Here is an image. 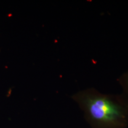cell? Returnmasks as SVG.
<instances>
[{
	"label": "cell",
	"instance_id": "cell-2",
	"mask_svg": "<svg viewBox=\"0 0 128 128\" xmlns=\"http://www.w3.org/2000/svg\"><path fill=\"white\" fill-rule=\"evenodd\" d=\"M118 82L122 88V94L128 102V70L120 76Z\"/></svg>",
	"mask_w": 128,
	"mask_h": 128
},
{
	"label": "cell",
	"instance_id": "cell-1",
	"mask_svg": "<svg viewBox=\"0 0 128 128\" xmlns=\"http://www.w3.org/2000/svg\"><path fill=\"white\" fill-rule=\"evenodd\" d=\"M72 98L92 128L128 127V102L122 94H104L89 88L76 92Z\"/></svg>",
	"mask_w": 128,
	"mask_h": 128
}]
</instances>
